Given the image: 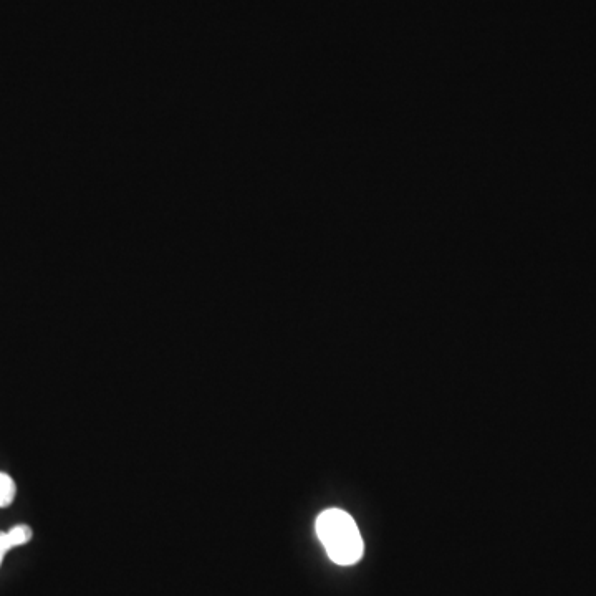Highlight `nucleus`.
Segmentation results:
<instances>
[{
	"label": "nucleus",
	"instance_id": "f257e3e1",
	"mask_svg": "<svg viewBox=\"0 0 596 596\" xmlns=\"http://www.w3.org/2000/svg\"><path fill=\"white\" fill-rule=\"evenodd\" d=\"M318 539L338 565H353L363 557V539L345 510L328 509L317 519Z\"/></svg>",
	"mask_w": 596,
	"mask_h": 596
},
{
	"label": "nucleus",
	"instance_id": "f03ea898",
	"mask_svg": "<svg viewBox=\"0 0 596 596\" xmlns=\"http://www.w3.org/2000/svg\"><path fill=\"white\" fill-rule=\"evenodd\" d=\"M32 540V529L29 525H17L9 532H0V565L4 562L5 553L14 547L29 544Z\"/></svg>",
	"mask_w": 596,
	"mask_h": 596
},
{
	"label": "nucleus",
	"instance_id": "7ed1b4c3",
	"mask_svg": "<svg viewBox=\"0 0 596 596\" xmlns=\"http://www.w3.org/2000/svg\"><path fill=\"white\" fill-rule=\"evenodd\" d=\"M15 494H17V487L14 479L9 474L0 472V509L9 507L14 502Z\"/></svg>",
	"mask_w": 596,
	"mask_h": 596
}]
</instances>
